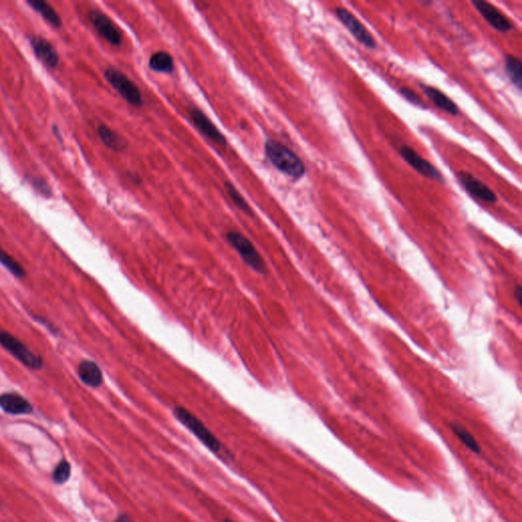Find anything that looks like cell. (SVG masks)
<instances>
[{"instance_id": "cell-4", "label": "cell", "mask_w": 522, "mask_h": 522, "mask_svg": "<svg viewBox=\"0 0 522 522\" xmlns=\"http://www.w3.org/2000/svg\"><path fill=\"white\" fill-rule=\"evenodd\" d=\"M104 77L116 92L132 105L139 108L143 104V98L139 88L121 71L110 66L104 71Z\"/></svg>"}, {"instance_id": "cell-10", "label": "cell", "mask_w": 522, "mask_h": 522, "mask_svg": "<svg viewBox=\"0 0 522 522\" xmlns=\"http://www.w3.org/2000/svg\"><path fill=\"white\" fill-rule=\"evenodd\" d=\"M473 4L477 12L482 14V18L497 31L505 33L512 30L513 26L510 21L490 2L484 1V0H473Z\"/></svg>"}, {"instance_id": "cell-12", "label": "cell", "mask_w": 522, "mask_h": 522, "mask_svg": "<svg viewBox=\"0 0 522 522\" xmlns=\"http://www.w3.org/2000/svg\"><path fill=\"white\" fill-rule=\"evenodd\" d=\"M31 47L39 60H42L46 66L53 69L60 62L58 51L51 43L41 36H32L30 38Z\"/></svg>"}, {"instance_id": "cell-14", "label": "cell", "mask_w": 522, "mask_h": 522, "mask_svg": "<svg viewBox=\"0 0 522 522\" xmlns=\"http://www.w3.org/2000/svg\"><path fill=\"white\" fill-rule=\"evenodd\" d=\"M78 375L88 387L99 388L103 384L101 369L94 361L83 360L79 365Z\"/></svg>"}, {"instance_id": "cell-27", "label": "cell", "mask_w": 522, "mask_h": 522, "mask_svg": "<svg viewBox=\"0 0 522 522\" xmlns=\"http://www.w3.org/2000/svg\"><path fill=\"white\" fill-rule=\"evenodd\" d=\"M53 133H54V135H55V137L58 138V141H60V143H62V135H60V130H58V129L56 128L55 126L53 127Z\"/></svg>"}, {"instance_id": "cell-16", "label": "cell", "mask_w": 522, "mask_h": 522, "mask_svg": "<svg viewBox=\"0 0 522 522\" xmlns=\"http://www.w3.org/2000/svg\"><path fill=\"white\" fill-rule=\"evenodd\" d=\"M27 4L32 8L35 12L41 14V16L46 22L51 24L55 28H60L62 25V20L60 14L52 8L51 4L48 3L45 0H27Z\"/></svg>"}, {"instance_id": "cell-28", "label": "cell", "mask_w": 522, "mask_h": 522, "mask_svg": "<svg viewBox=\"0 0 522 522\" xmlns=\"http://www.w3.org/2000/svg\"><path fill=\"white\" fill-rule=\"evenodd\" d=\"M225 522H234V521H229V519H225Z\"/></svg>"}, {"instance_id": "cell-22", "label": "cell", "mask_w": 522, "mask_h": 522, "mask_svg": "<svg viewBox=\"0 0 522 522\" xmlns=\"http://www.w3.org/2000/svg\"><path fill=\"white\" fill-rule=\"evenodd\" d=\"M225 189H227V194H229V198H231L232 201L234 202V204H235V206H237L239 210H241L242 212H245L246 214L253 216V210H252V208H250V206L247 203V201L244 199L243 196L240 194V192L236 189L235 186H234L233 184L227 183H227H225Z\"/></svg>"}, {"instance_id": "cell-11", "label": "cell", "mask_w": 522, "mask_h": 522, "mask_svg": "<svg viewBox=\"0 0 522 522\" xmlns=\"http://www.w3.org/2000/svg\"><path fill=\"white\" fill-rule=\"evenodd\" d=\"M190 118L193 121V124L197 127L198 130L202 134L210 138L212 141L216 142L219 145H227V139L225 136L219 131V129L214 126V123L198 108H192L189 110Z\"/></svg>"}, {"instance_id": "cell-17", "label": "cell", "mask_w": 522, "mask_h": 522, "mask_svg": "<svg viewBox=\"0 0 522 522\" xmlns=\"http://www.w3.org/2000/svg\"><path fill=\"white\" fill-rule=\"evenodd\" d=\"M97 134L102 143L112 151H123L128 144L124 138L121 137L119 134L108 128V126H104V125L98 127Z\"/></svg>"}, {"instance_id": "cell-26", "label": "cell", "mask_w": 522, "mask_h": 522, "mask_svg": "<svg viewBox=\"0 0 522 522\" xmlns=\"http://www.w3.org/2000/svg\"><path fill=\"white\" fill-rule=\"evenodd\" d=\"M116 522H134L129 515L121 514L120 517L116 519Z\"/></svg>"}, {"instance_id": "cell-18", "label": "cell", "mask_w": 522, "mask_h": 522, "mask_svg": "<svg viewBox=\"0 0 522 522\" xmlns=\"http://www.w3.org/2000/svg\"><path fill=\"white\" fill-rule=\"evenodd\" d=\"M149 68L156 73L171 74L175 71L174 60L168 52L158 51L150 56Z\"/></svg>"}, {"instance_id": "cell-21", "label": "cell", "mask_w": 522, "mask_h": 522, "mask_svg": "<svg viewBox=\"0 0 522 522\" xmlns=\"http://www.w3.org/2000/svg\"><path fill=\"white\" fill-rule=\"evenodd\" d=\"M0 263L10 271L14 277H24L26 275V271L24 267L20 264L12 256L6 253L3 248L0 246Z\"/></svg>"}, {"instance_id": "cell-8", "label": "cell", "mask_w": 522, "mask_h": 522, "mask_svg": "<svg viewBox=\"0 0 522 522\" xmlns=\"http://www.w3.org/2000/svg\"><path fill=\"white\" fill-rule=\"evenodd\" d=\"M400 156H402L403 160L411 166V168L417 170L419 174L425 175V177H429V179H435L438 182H444V177L442 174L438 172V170L431 164L427 162L425 158H421L419 153L412 148L409 146L403 145L400 148Z\"/></svg>"}, {"instance_id": "cell-3", "label": "cell", "mask_w": 522, "mask_h": 522, "mask_svg": "<svg viewBox=\"0 0 522 522\" xmlns=\"http://www.w3.org/2000/svg\"><path fill=\"white\" fill-rule=\"evenodd\" d=\"M225 237H227V241L229 242V245L238 252V254L241 256L242 260L248 266L251 267L258 273H263L266 271V265H265L262 256H260V252L258 251L256 246L251 243L249 239H247L241 233L234 231L229 232Z\"/></svg>"}, {"instance_id": "cell-19", "label": "cell", "mask_w": 522, "mask_h": 522, "mask_svg": "<svg viewBox=\"0 0 522 522\" xmlns=\"http://www.w3.org/2000/svg\"><path fill=\"white\" fill-rule=\"evenodd\" d=\"M505 68H506V72L511 82L514 86H517V89L521 90L522 84L521 60L517 56L507 55L505 58Z\"/></svg>"}, {"instance_id": "cell-20", "label": "cell", "mask_w": 522, "mask_h": 522, "mask_svg": "<svg viewBox=\"0 0 522 522\" xmlns=\"http://www.w3.org/2000/svg\"><path fill=\"white\" fill-rule=\"evenodd\" d=\"M452 427L453 433L456 435L457 438L469 449L473 451V453H480V447L479 443L477 442L473 436L467 431V429L459 425V423H452L451 425Z\"/></svg>"}, {"instance_id": "cell-13", "label": "cell", "mask_w": 522, "mask_h": 522, "mask_svg": "<svg viewBox=\"0 0 522 522\" xmlns=\"http://www.w3.org/2000/svg\"><path fill=\"white\" fill-rule=\"evenodd\" d=\"M0 407L6 413L14 415L30 414L33 411L31 403L16 393L0 395Z\"/></svg>"}, {"instance_id": "cell-9", "label": "cell", "mask_w": 522, "mask_h": 522, "mask_svg": "<svg viewBox=\"0 0 522 522\" xmlns=\"http://www.w3.org/2000/svg\"><path fill=\"white\" fill-rule=\"evenodd\" d=\"M456 175L461 185L473 197L486 203H495L497 201L496 194L475 175L467 172H459Z\"/></svg>"}, {"instance_id": "cell-6", "label": "cell", "mask_w": 522, "mask_h": 522, "mask_svg": "<svg viewBox=\"0 0 522 522\" xmlns=\"http://www.w3.org/2000/svg\"><path fill=\"white\" fill-rule=\"evenodd\" d=\"M336 14H337L338 18L341 21L342 24L348 29L349 32L356 38L358 42L364 45L365 47L371 48V49L377 47V42H375L373 35L369 33V31L363 26L362 23L352 12H349L345 8H336Z\"/></svg>"}, {"instance_id": "cell-2", "label": "cell", "mask_w": 522, "mask_h": 522, "mask_svg": "<svg viewBox=\"0 0 522 522\" xmlns=\"http://www.w3.org/2000/svg\"><path fill=\"white\" fill-rule=\"evenodd\" d=\"M174 414L177 421L183 423L212 452L219 453L221 450V445L218 438L193 413L183 407H175Z\"/></svg>"}, {"instance_id": "cell-5", "label": "cell", "mask_w": 522, "mask_h": 522, "mask_svg": "<svg viewBox=\"0 0 522 522\" xmlns=\"http://www.w3.org/2000/svg\"><path fill=\"white\" fill-rule=\"evenodd\" d=\"M0 345L29 369L36 371L42 369L43 360L40 357L34 354L12 334L2 329H0Z\"/></svg>"}, {"instance_id": "cell-24", "label": "cell", "mask_w": 522, "mask_h": 522, "mask_svg": "<svg viewBox=\"0 0 522 522\" xmlns=\"http://www.w3.org/2000/svg\"><path fill=\"white\" fill-rule=\"evenodd\" d=\"M400 93L402 94L403 97L405 99L408 100L413 105L419 106V108H427L425 102L421 99V96L419 94L415 93L412 89L408 87H401Z\"/></svg>"}, {"instance_id": "cell-7", "label": "cell", "mask_w": 522, "mask_h": 522, "mask_svg": "<svg viewBox=\"0 0 522 522\" xmlns=\"http://www.w3.org/2000/svg\"><path fill=\"white\" fill-rule=\"evenodd\" d=\"M88 18H89L94 29L97 31L98 34L103 37L108 43L114 46H119L122 44V33L110 16H106L100 10H92L88 14Z\"/></svg>"}, {"instance_id": "cell-25", "label": "cell", "mask_w": 522, "mask_h": 522, "mask_svg": "<svg viewBox=\"0 0 522 522\" xmlns=\"http://www.w3.org/2000/svg\"><path fill=\"white\" fill-rule=\"evenodd\" d=\"M32 185L35 190H37L45 197H50L52 195L51 189H50L49 185L45 179H41V177H33Z\"/></svg>"}, {"instance_id": "cell-23", "label": "cell", "mask_w": 522, "mask_h": 522, "mask_svg": "<svg viewBox=\"0 0 522 522\" xmlns=\"http://www.w3.org/2000/svg\"><path fill=\"white\" fill-rule=\"evenodd\" d=\"M71 477V465L64 460L58 463L53 473V480L56 484H64Z\"/></svg>"}, {"instance_id": "cell-15", "label": "cell", "mask_w": 522, "mask_h": 522, "mask_svg": "<svg viewBox=\"0 0 522 522\" xmlns=\"http://www.w3.org/2000/svg\"><path fill=\"white\" fill-rule=\"evenodd\" d=\"M421 87L423 88V92L434 102L436 108L444 110L445 112L452 114V116H457L459 114L458 106L446 94L443 93L440 90L436 89V88L433 86H429V85L421 84Z\"/></svg>"}, {"instance_id": "cell-1", "label": "cell", "mask_w": 522, "mask_h": 522, "mask_svg": "<svg viewBox=\"0 0 522 522\" xmlns=\"http://www.w3.org/2000/svg\"><path fill=\"white\" fill-rule=\"evenodd\" d=\"M264 150L269 162L279 172L295 179H299L305 175L306 169L303 162L287 146L275 140H269L265 143Z\"/></svg>"}]
</instances>
